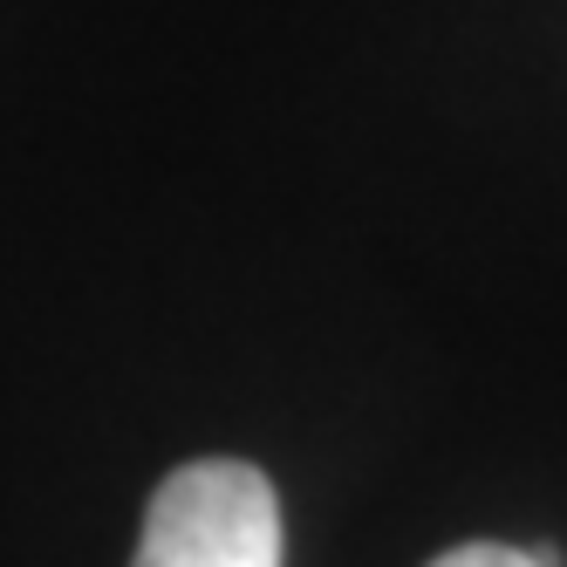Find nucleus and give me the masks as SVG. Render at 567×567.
Returning a JSON list of instances; mask_svg holds the SVG:
<instances>
[{"instance_id": "f257e3e1", "label": "nucleus", "mask_w": 567, "mask_h": 567, "mask_svg": "<svg viewBox=\"0 0 567 567\" xmlns=\"http://www.w3.org/2000/svg\"><path fill=\"white\" fill-rule=\"evenodd\" d=\"M131 567H280V499L239 458L178 465L151 493Z\"/></svg>"}, {"instance_id": "f03ea898", "label": "nucleus", "mask_w": 567, "mask_h": 567, "mask_svg": "<svg viewBox=\"0 0 567 567\" xmlns=\"http://www.w3.org/2000/svg\"><path fill=\"white\" fill-rule=\"evenodd\" d=\"M431 567H540L526 547H499V540H465L452 554H437Z\"/></svg>"}]
</instances>
